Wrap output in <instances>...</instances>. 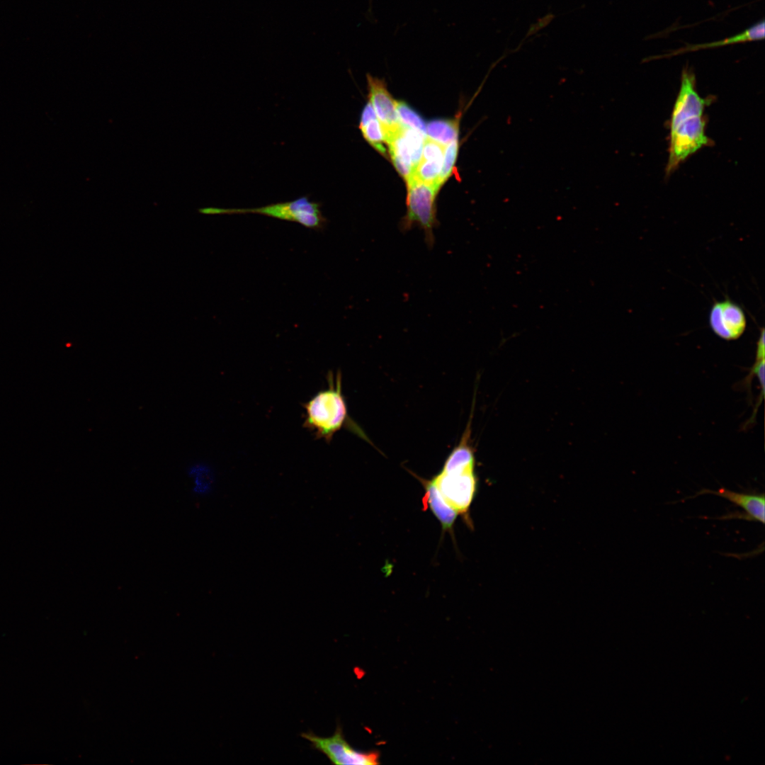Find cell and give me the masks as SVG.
<instances>
[{
    "label": "cell",
    "mask_w": 765,
    "mask_h": 765,
    "mask_svg": "<svg viewBox=\"0 0 765 765\" xmlns=\"http://www.w3.org/2000/svg\"><path fill=\"white\" fill-rule=\"evenodd\" d=\"M433 480L443 497L458 514L469 510L476 492L474 470L455 474L441 472Z\"/></svg>",
    "instance_id": "cell-7"
},
{
    "label": "cell",
    "mask_w": 765,
    "mask_h": 765,
    "mask_svg": "<svg viewBox=\"0 0 765 765\" xmlns=\"http://www.w3.org/2000/svg\"><path fill=\"white\" fill-rule=\"evenodd\" d=\"M458 139L453 140L445 147L442 166L437 181V186L439 188L452 174L458 157Z\"/></svg>",
    "instance_id": "cell-19"
},
{
    "label": "cell",
    "mask_w": 765,
    "mask_h": 765,
    "mask_svg": "<svg viewBox=\"0 0 765 765\" xmlns=\"http://www.w3.org/2000/svg\"><path fill=\"white\" fill-rule=\"evenodd\" d=\"M321 203L311 201L307 196L295 200L272 203L251 208H222L205 207L198 209L204 215H232L255 213L283 220L290 221L316 231L322 230L327 220L321 210Z\"/></svg>",
    "instance_id": "cell-3"
},
{
    "label": "cell",
    "mask_w": 765,
    "mask_h": 765,
    "mask_svg": "<svg viewBox=\"0 0 765 765\" xmlns=\"http://www.w3.org/2000/svg\"><path fill=\"white\" fill-rule=\"evenodd\" d=\"M407 212L402 227L408 230L418 225L425 233L429 243L434 240L433 230L436 226V198L438 189L433 184L412 177L407 182Z\"/></svg>",
    "instance_id": "cell-4"
},
{
    "label": "cell",
    "mask_w": 765,
    "mask_h": 765,
    "mask_svg": "<svg viewBox=\"0 0 765 765\" xmlns=\"http://www.w3.org/2000/svg\"><path fill=\"white\" fill-rule=\"evenodd\" d=\"M329 387L319 392L304 404L306 417L304 426L312 430L317 438L330 442L335 433L346 424L348 414L341 393V375H328Z\"/></svg>",
    "instance_id": "cell-2"
},
{
    "label": "cell",
    "mask_w": 765,
    "mask_h": 765,
    "mask_svg": "<svg viewBox=\"0 0 765 765\" xmlns=\"http://www.w3.org/2000/svg\"><path fill=\"white\" fill-rule=\"evenodd\" d=\"M709 324L713 332L725 340L739 339L747 327V319L741 307L730 300L717 301L709 314Z\"/></svg>",
    "instance_id": "cell-8"
},
{
    "label": "cell",
    "mask_w": 765,
    "mask_h": 765,
    "mask_svg": "<svg viewBox=\"0 0 765 765\" xmlns=\"http://www.w3.org/2000/svg\"><path fill=\"white\" fill-rule=\"evenodd\" d=\"M425 494L423 498L425 509L429 506L441 522L443 530H450L458 513L445 500L434 480L423 482Z\"/></svg>",
    "instance_id": "cell-12"
},
{
    "label": "cell",
    "mask_w": 765,
    "mask_h": 765,
    "mask_svg": "<svg viewBox=\"0 0 765 765\" xmlns=\"http://www.w3.org/2000/svg\"><path fill=\"white\" fill-rule=\"evenodd\" d=\"M425 138L418 131L403 125L387 138L392 162L406 182L421 159Z\"/></svg>",
    "instance_id": "cell-6"
},
{
    "label": "cell",
    "mask_w": 765,
    "mask_h": 765,
    "mask_svg": "<svg viewBox=\"0 0 765 765\" xmlns=\"http://www.w3.org/2000/svg\"><path fill=\"white\" fill-rule=\"evenodd\" d=\"M705 494L719 496L741 507L745 511V520L764 523L765 499L764 493L736 492L722 487L716 491L703 489L695 495L687 497V499L695 498L698 495Z\"/></svg>",
    "instance_id": "cell-10"
},
{
    "label": "cell",
    "mask_w": 765,
    "mask_h": 765,
    "mask_svg": "<svg viewBox=\"0 0 765 765\" xmlns=\"http://www.w3.org/2000/svg\"><path fill=\"white\" fill-rule=\"evenodd\" d=\"M375 118H377V116L371 103L369 101L364 107L362 112L359 128L365 126L367 123H368V122Z\"/></svg>",
    "instance_id": "cell-20"
},
{
    "label": "cell",
    "mask_w": 765,
    "mask_h": 765,
    "mask_svg": "<svg viewBox=\"0 0 765 765\" xmlns=\"http://www.w3.org/2000/svg\"><path fill=\"white\" fill-rule=\"evenodd\" d=\"M191 482V493L200 498L209 496L214 490L215 477L212 469L207 464L196 463L186 470Z\"/></svg>",
    "instance_id": "cell-14"
},
{
    "label": "cell",
    "mask_w": 765,
    "mask_h": 765,
    "mask_svg": "<svg viewBox=\"0 0 765 765\" xmlns=\"http://www.w3.org/2000/svg\"><path fill=\"white\" fill-rule=\"evenodd\" d=\"M764 35H765V22H764V20H761V21L756 23L755 24L752 25L749 28H747L744 31H743L742 33H739L737 35H734L732 37H730V38H725V39H723V40H718V41H715V42H708V43H703V44H696V45H688L687 44L686 46L682 47L681 48H679L677 50L670 51L669 52L664 54V55L650 57L649 59H647L646 60L648 61L649 60H654V59L671 57H673V56H675V55H681V54H683V53H686V52H693V51L699 50H701V49H706V48H715V47L724 46V45H730V44H735V43H739V42H745L754 41V40H763L764 38Z\"/></svg>",
    "instance_id": "cell-11"
},
{
    "label": "cell",
    "mask_w": 765,
    "mask_h": 765,
    "mask_svg": "<svg viewBox=\"0 0 765 765\" xmlns=\"http://www.w3.org/2000/svg\"><path fill=\"white\" fill-rule=\"evenodd\" d=\"M470 430L465 431L460 444L454 448L446 460L442 472L446 474L462 473L474 470L475 456L468 444Z\"/></svg>",
    "instance_id": "cell-13"
},
{
    "label": "cell",
    "mask_w": 765,
    "mask_h": 765,
    "mask_svg": "<svg viewBox=\"0 0 765 765\" xmlns=\"http://www.w3.org/2000/svg\"><path fill=\"white\" fill-rule=\"evenodd\" d=\"M696 84L693 69L684 67L669 125V157L665 169L667 177L690 155L713 144L706 135L704 110L708 101L701 97Z\"/></svg>",
    "instance_id": "cell-1"
},
{
    "label": "cell",
    "mask_w": 765,
    "mask_h": 765,
    "mask_svg": "<svg viewBox=\"0 0 765 765\" xmlns=\"http://www.w3.org/2000/svg\"><path fill=\"white\" fill-rule=\"evenodd\" d=\"M459 120H434L426 125V137L446 147L458 139Z\"/></svg>",
    "instance_id": "cell-15"
},
{
    "label": "cell",
    "mask_w": 765,
    "mask_h": 765,
    "mask_svg": "<svg viewBox=\"0 0 765 765\" xmlns=\"http://www.w3.org/2000/svg\"><path fill=\"white\" fill-rule=\"evenodd\" d=\"M397 113L402 125L418 131L426 137V124L422 118L404 101H397Z\"/></svg>",
    "instance_id": "cell-17"
},
{
    "label": "cell",
    "mask_w": 765,
    "mask_h": 765,
    "mask_svg": "<svg viewBox=\"0 0 765 765\" xmlns=\"http://www.w3.org/2000/svg\"><path fill=\"white\" fill-rule=\"evenodd\" d=\"M364 138L381 154L386 155L384 143L387 144L385 132L378 118L371 120L360 128Z\"/></svg>",
    "instance_id": "cell-18"
},
{
    "label": "cell",
    "mask_w": 765,
    "mask_h": 765,
    "mask_svg": "<svg viewBox=\"0 0 765 765\" xmlns=\"http://www.w3.org/2000/svg\"><path fill=\"white\" fill-rule=\"evenodd\" d=\"M443 160L421 158L412 177L424 183L433 184L438 190L437 181L441 172Z\"/></svg>",
    "instance_id": "cell-16"
},
{
    "label": "cell",
    "mask_w": 765,
    "mask_h": 765,
    "mask_svg": "<svg viewBox=\"0 0 765 765\" xmlns=\"http://www.w3.org/2000/svg\"><path fill=\"white\" fill-rule=\"evenodd\" d=\"M301 737L334 764L377 765L380 763L378 752H363L353 749L346 740L340 726H337L333 735L328 737L317 736L312 732L302 733Z\"/></svg>",
    "instance_id": "cell-5"
},
{
    "label": "cell",
    "mask_w": 765,
    "mask_h": 765,
    "mask_svg": "<svg viewBox=\"0 0 765 765\" xmlns=\"http://www.w3.org/2000/svg\"><path fill=\"white\" fill-rule=\"evenodd\" d=\"M369 89V99L377 118L388 137L397 132L401 124L397 113V101L389 93L383 80L366 75Z\"/></svg>",
    "instance_id": "cell-9"
}]
</instances>
